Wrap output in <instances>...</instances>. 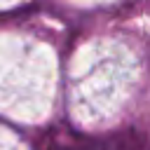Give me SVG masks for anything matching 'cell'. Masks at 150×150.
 Here are the masks:
<instances>
[{"label": "cell", "instance_id": "obj_2", "mask_svg": "<svg viewBox=\"0 0 150 150\" xmlns=\"http://www.w3.org/2000/svg\"><path fill=\"white\" fill-rule=\"evenodd\" d=\"M59 61L45 40L0 30V112L21 122H42L56 101Z\"/></svg>", "mask_w": 150, "mask_h": 150}, {"label": "cell", "instance_id": "obj_4", "mask_svg": "<svg viewBox=\"0 0 150 150\" xmlns=\"http://www.w3.org/2000/svg\"><path fill=\"white\" fill-rule=\"evenodd\" d=\"M26 0H0V9H7V7H14V5H21Z\"/></svg>", "mask_w": 150, "mask_h": 150}, {"label": "cell", "instance_id": "obj_3", "mask_svg": "<svg viewBox=\"0 0 150 150\" xmlns=\"http://www.w3.org/2000/svg\"><path fill=\"white\" fill-rule=\"evenodd\" d=\"M80 5H105V2H117V0H73Z\"/></svg>", "mask_w": 150, "mask_h": 150}, {"label": "cell", "instance_id": "obj_1", "mask_svg": "<svg viewBox=\"0 0 150 150\" xmlns=\"http://www.w3.org/2000/svg\"><path fill=\"white\" fill-rule=\"evenodd\" d=\"M68 77L73 120L87 129H103L117 124L134 105L143 59L127 40L98 35L73 54Z\"/></svg>", "mask_w": 150, "mask_h": 150}]
</instances>
